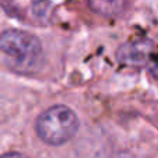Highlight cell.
I'll list each match as a JSON object with an SVG mask.
<instances>
[{"label":"cell","mask_w":158,"mask_h":158,"mask_svg":"<svg viewBox=\"0 0 158 158\" xmlns=\"http://www.w3.org/2000/svg\"><path fill=\"white\" fill-rule=\"evenodd\" d=\"M79 128L78 117L69 107L58 104L43 111L35 123L36 135L49 146H61L75 136Z\"/></svg>","instance_id":"6da1fadb"},{"label":"cell","mask_w":158,"mask_h":158,"mask_svg":"<svg viewBox=\"0 0 158 158\" xmlns=\"http://www.w3.org/2000/svg\"><path fill=\"white\" fill-rule=\"evenodd\" d=\"M0 49L21 67L32 65L42 57V42L38 36L19 29L4 31L0 38Z\"/></svg>","instance_id":"7a4b0ae2"},{"label":"cell","mask_w":158,"mask_h":158,"mask_svg":"<svg viewBox=\"0 0 158 158\" xmlns=\"http://www.w3.org/2000/svg\"><path fill=\"white\" fill-rule=\"evenodd\" d=\"M153 52V44L147 40L129 42L118 49L117 60L123 65L143 67L150 61Z\"/></svg>","instance_id":"3957f363"},{"label":"cell","mask_w":158,"mask_h":158,"mask_svg":"<svg viewBox=\"0 0 158 158\" xmlns=\"http://www.w3.org/2000/svg\"><path fill=\"white\" fill-rule=\"evenodd\" d=\"M128 0H87L92 11L104 17H117L125 11Z\"/></svg>","instance_id":"277c9868"},{"label":"cell","mask_w":158,"mask_h":158,"mask_svg":"<svg viewBox=\"0 0 158 158\" xmlns=\"http://www.w3.org/2000/svg\"><path fill=\"white\" fill-rule=\"evenodd\" d=\"M2 158H28V157L24 156V154H21V153H15V151H11V153H6Z\"/></svg>","instance_id":"5b68a950"},{"label":"cell","mask_w":158,"mask_h":158,"mask_svg":"<svg viewBox=\"0 0 158 158\" xmlns=\"http://www.w3.org/2000/svg\"><path fill=\"white\" fill-rule=\"evenodd\" d=\"M118 158H133V157L131 154H121V156H118Z\"/></svg>","instance_id":"8992f818"}]
</instances>
